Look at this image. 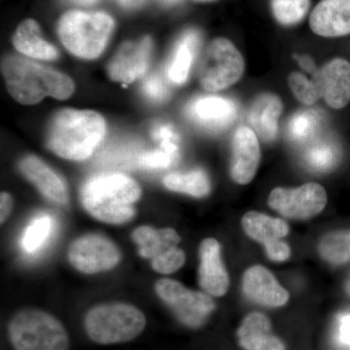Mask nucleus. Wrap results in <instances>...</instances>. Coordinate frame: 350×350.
I'll return each mask as SVG.
<instances>
[{"label": "nucleus", "instance_id": "obj_1", "mask_svg": "<svg viewBox=\"0 0 350 350\" xmlns=\"http://www.w3.org/2000/svg\"><path fill=\"white\" fill-rule=\"evenodd\" d=\"M1 69L7 90L22 105H36L45 96L66 100L75 91L68 75L23 57H6Z\"/></svg>", "mask_w": 350, "mask_h": 350}, {"label": "nucleus", "instance_id": "obj_2", "mask_svg": "<svg viewBox=\"0 0 350 350\" xmlns=\"http://www.w3.org/2000/svg\"><path fill=\"white\" fill-rule=\"evenodd\" d=\"M107 124L101 115L90 110H62L52 119L48 146L57 156L83 161L103 142Z\"/></svg>", "mask_w": 350, "mask_h": 350}, {"label": "nucleus", "instance_id": "obj_3", "mask_svg": "<svg viewBox=\"0 0 350 350\" xmlns=\"http://www.w3.org/2000/svg\"><path fill=\"white\" fill-rule=\"evenodd\" d=\"M142 196L137 182L125 174L100 175L83 186L81 202L90 215L107 224L129 222L135 214V204Z\"/></svg>", "mask_w": 350, "mask_h": 350}, {"label": "nucleus", "instance_id": "obj_4", "mask_svg": "<svg viewBox=\"0 0 350 350\" xmlns=\"http://www.w3.org/2000/svg\"><path fill=\"white\" fill-rule=\"evenodd\" d=\"M114 25L107 13L69 11L59 20L57 33L71 54L93 59L107 47Z\"/></svg>", "mask_w": 350, "mask_h": 350}, {"label": "nucleus", "instance_id": "obj_5", "mask_svg": "<svg viewBox=\"0 0 350 350\" xmlns=\"http://www.w3.org/2000/svg\"><path fill=\"white\" fill-rule=\"evenodd\" d=\"M146 326L139 308L124 303L94 306L85 317V330L94 342L103 345L124 344L137 338Z\"/></svg>", "mask_w": 350, "mask_h": 350}, {"label": "nucleus", "instance_id": "obj_6", "mask_svg": "<svg viewBox=\"0 0 350 350\" xmlns=\"http://www.w3.org/2000/svg\"><path fill=\"white\" fill-rule=\"evenodd\" d=\"M15 350H69L68 332L54 315L25 308L16 313L8 327Z\"/></svg>", "mask_w": 350, "mask_h": 350}, {"label": "nucleus", "instance_id": "obj_7", "mask_svg": "<svg viewBox=\"0 0 350 350\" xmlns=\"http://www.w3.org/2000/svg\"><path fill=\"white\" fill-rule=\"evenodd\" d=\"M245 64L236 46L226 38L208 44L200 57L198 77L207 92H219L232 86L243 75Z\"/></svg>", "mask_w": 350, "mask_h": 350}, {"label": "nucleus", "instance_id": "obj_8", "mask_svg": "<svg viewBox=\"0 0 350 350\" xmlns=\"http://www.w3.org/2000/svg\"><path fill=\"white\" fill-rule=\"evenodd\" d=\"M133 241L138 245V253L151 260V266L157 273L170 275L184 266L185 253L177 247L181 238L172 228L154 229L142 226L133 231Z\"/></svg>", "mask_w": 350, "mask_h": 350}, {"label": "nucleus", "instance_id": "obj_9", "mask_svg": "<svg viewBox=\"0 0 350 350\" xmlns=\"http://www.w3.org/2000/svg\"><path fill=\"white\" fill-rule=\"evenodd\" d=\"M155 290L161 300L174 310L179 321L191 328L204 325L216 308L208 295L189 290L176 280H159Z\"/></svg>", "mask_w": 350, "mask_h": 350}, {"label": "nucleus", "instance_id": "obj_10", "mask_svg": "<svg viewBox=\"0 0 350 350\" xmlns=\"http://www.w3.org/2000/svg\"><path fill=\"white\" fill-rule=\"evenodd\" d=\"M327 193L319 183H306L301 187H278L269 196V206L284 217L306 220L319 215L327 204Z\"/></svg>", "mask_w": 350, "mask_h": 350}, {"label": "nucleus", "instance_id": "obj_11", "mask_svg": "<svg viewBox=\"0 0 350 350\" xmlns=\"http://www.w3.org/2000/svg\"><path fill=\"white\" fill-rule=\"evenodd\" d=\"M68 260L80 273L86 275L109 271L121 260L116 244L100 234H85L69 246Z\"/></svg>", "mask_w": 350, "mask_h": 350}, {"label": "nucleus", "instance_id": "obj_12", "mask_svg": "<svg viewBox=\"0 0 350 350\" xmlns=\"http://www.w3.org/2000/svg\"><path fill=\"white\" fill-rule=\"evenodd\" d=\"M239 105L219 96H199L186 107L188 118L202 130L220 133L232 125L239 116Z\"/></svg>", "mask_w": 350, "mask_h": 350}, {"label": "nucleus", "instance_id": "obj_13", "mask_svg": "<svg viewBox=\"0 0 350 350\" xmlns=\"http://www.w3.org/2000/svg\"><path fill=\"white\" fill-rule=\"evenodd\" d=\"M153 42L149 36L122 44L108 64V75L113 81L131 84L146 72Z\"/></svg>", "mask_w": 350, "mask_h": 350}, {"label": "nucleus", "instance_id": "obj_14", "mask_svg": "<svg viewBox=\"0 0 350 350\" xmlns=\"http://www.w3.org/2000/svg\"><path fill=\"white\" fill-rule=\"evenodd\" d=\"M261 160L259 140L252 129L239 126L232 142L231 176L241 185L254 178Z\"/></svg>", "mask_w": 350, "mask_h": 350}, {"label": "nucleus", "instance_id": "obj_15", "mask_svg": "<svg viewBox=\"0 0 350 350\" xmlns=\"http://www.w3.org/2000/svg\"><path fill=\"white\" fill-rule=\"evenodd\" d=\"M199 283L207 294L224 296L230 286V278L221 258L220 243L215 239L202 241L199 250Z\"/></svg>", "mask_w": 350, "mask_h": 350}, {"label": "nucleus", "instance_id": "obj_16", "mask_svg": "<svg viewBox=\"0 0 350 350\" xmlns=\"http://www.w3.org/2000/svg\"><path fill=\"white\" fill-rule=\"evenodd\" d=\"M243 290L250 300L268 308H280L289 301L287 290L262 266L251 267L244 273Z\"/></svg>", "mask_w": 350, "mask_h": 350}, {"label": "nucleus", "instance_id": "obj_17", "mask_svg": "<svg viewBox=\"0 0 350 350\" xmlns=\"http://www.w3.org/2000/svg\"><path fill=\"white\" fill-rule=\"evenodd\" d=\"M312 31L323 38L350 34V0H322L310 17Z\"/></svg>", "mask_w": 350, "mask_h": 350}, {"label": "nucleus", "instance_id": "obj_18", "mask_svg": "<svg viewBox=\"0 0 350 350\" xmlns=\"http://www.w3.org/2000/svg\"><path fill=\"white\" fill-rule=\"evenodd\" d=\"M322 98L334 109H342L350 103V63L336 57L319 69Z\"/></svg>", "mask_w": 350, "mask_h": 350}, {"label": "nucleus", "instance_id": "obj_19", "mask_svg": "<svg viewBox=\"0 0 350 350\" xmlns=\"http://www.w3.org/2000/svg\"><path fill=\"white\" fill-rule=\"evenodd\" d=\"M19 167L25 178L51 202L57 204L68 202V189L63 179L38 157H25L21 161Z\"/></svg>", "mask_w": 350, "mask_h": 350}, {"label": "nucleus", "instance_id": "obj_20", "mask_svg": "<svg viewBox=\"0 0 350 350\" xmlns=\"http://www.w3.org/2000/svg\"><path fill=\"white\" fill-rule=\"evenodd\" d=\"M282 110V101L275 94H261L253 100L248 111V122L258 137L267 142L275 139Z\"/></svg>", "mask_w": 350, "mask_h": 350}, {"label": "nucleus", "instance_id": "obj_21", "mask_svg": "<svg viewBox=\"0 0 350 350\" xmlns=\"http://www.w3.org/2000/svg\"><path fill=\"white\" fill-rule=\"evenodd\" d=\"M239 345L245 350H285L280 338L271 333V321L261 312H252L238 330Z\"/></svg>", "mask_w": 350, "mask_h": 350}, {"label": "nucleus", "instance_id": "obj_22", "mask_svg": "<svg viewBox=\"0 0 350 350\" xmlns=\"http://www.w3.org/2000/svg\"><path fill=\"white\" fill-rule=\"evenodd\" d=\"M200 41L202 38L197 29H188L182 33L175 44L174 56L167 66V76L170 82L181 85L188 79Z\"/></svg>", "mask_w": 350, "mask_h": 350}, {"label": "nucleus", "instance_id": "obj_23", "mask_svg": "<svg viewBox=\"0 0 350 350\" xmlns=\"http://www.w3.org/2000/svg\"><path fill=\"white\" fill-rule=\"evenodd\" d=\"M12 41L16 49L32 59L54 61L59 57L56 48L41 38L40 27L34 20L27 19L21 23Z\"/></svg>", "mask_w": 350, "mask_h": 350}, {"label": "nucleus", "instance_id": "obj_24", "mask_svg": "<svg viewBox=\"0 0 350 350\" xmlns=\"http://www.w3.org/2000/svg\"><path fill=\"white\" fill-rule=\"evenodd\" d=\"M241 227L250 239L264 245L285 238L289 232V227L282 219L271 217L254 211L244 214Z\"/></svg>", "mask_w": 350, "mask_h": 350}, {"label": "nucleus", "instance_id": "obj_25", "mask_svg": "<svg viewBox=\"0 0 350 350\" xmlns=\"http://www.w3.org/2000/svg\"><path fill=\"white\" fill-rule=\"evenodd\" d=\"M303 158L308 169L317 172H329L340 162V147L334 138L319 137L308 144Z\"/></svg>", "mask_w": 350, "mask_h": 350}, {"label": "nucleus", "instance_id": "obj_26", "mask_svg": "<svg viewBox=\"0 0 350 350\" xmlns=\"http://www.w3.org/2000/svg\"><path fill=\"white\" fill-rule=\"evenodd\" d=\"M323 117L319 110H300L288 121L287 137L293 144H310L319 137Z\"/></svg>", "mask_w": 350, "mask_h": 350}, {"label": "nucleus", "instance_id": "obj_27", "mask_svg": "<svg viewBox=\"0 0 350 350\" xmlns=\"http://www.w3.org/2000/svg\"><path fill=\"white\" fill-rule=\"evenodd\" d=\"M163 185L174 192L196 198L206 197L211 192V181L206 172L196 170L187 174H172L163 178Z\"/></svg>", "mask_w": 350, "mask_h": 350}, {"label": "nucleus", "instance_id": "obj_28", "mask_svg": "<svg viewBox=\"0 0 350 350\" xmlns=\"http://www.w3.org/2000/svg\"><path fill=\"white\" fill-rule=\"evenodd\" d=\"M322 259L333 265L350 261V230H338L325 234L319 243Z\"/></svg>", "mask_w": 350, "mask_h": 350}, {"label": "nucleus", "instance_id": "obj_29", "mask_svg": "<svg viewBox=\"0 0 350 350\" xmlns=\"http://www.w3.org/2000/svg\"><path fill=\"white\" fill-rule=\"evenodd\" d=\"M288 84L297 100H300L303 105H312L322 98L319 69L313 71L310 79L303 73L295 71L288 77Z\"/></svg>", "mask_w": 350, "mask_h": 350}, {"label": "nucleus", "instance_id": "obj_30", "mask_svg": "<svg viewBox=\"0 0 350 350\" xmlns=\"http://www.w3.org/2000/svg\"><path fill=\"white\" fill-rule=\"evenodd\" d=\"M310 0H271V11L280 25L291 27L304 20Z\"/></svg>", "mask_w": 350, "mask_h": 350}, {"label": "nucleus", "instance_id": "obj_31", "mask_svg": "<svg viewBox=\"0 0 350 350\" xmlns=\"http://www.w3.org/2000/svg\"><path fill=\"white\" fill-rule=\"evenodd\" d=\"M53 220L50 216L41 215L34 218L25 229L22 245L27 252H36L45 243L52 231Z\"/></svg>", "mask_w": 350, "mask_h": 350}, {"label": "nucleus", "instance_id": "obj_32", "mask_svg": "<svg viewBox=\"0 0 350 350\" xmlns=\"http://www.w3.org/2000/svg\"><path fill=\"white\" fill-rule=\"evenodd\" d=\"M178 158L177 144H162L158 150L148 152L138 159V163L146 169H167Z\"/></svg>", "mask_w": 350, "mask_h": 350}, {"label": "nucleus", "instance_id": "obj_33", "mask_svg": "<svg viewBox=\"0 0 350 350\" xmlns=\"http://www.w3.org/2000/svg\"><path fill=\"white\" fill-rule=\"evenodd\" d=\"M142 90L146 98L155 103L167 100L169 98V87L162 73H153L146 77L142 85Z\"/></svg>", "mask_w": 350, "mask_h": 350}, {"label": "nucleus", "instance_id": "obj_34", "mask_svg": "<svg viewBox=\"0 0 350 350\" xmlns=\"http://www.w3.org/2000/svg\"><path fill=\"white\" fill-rule=\"evenodd\" d=\"M265 248H266L267 255L271 261L284 262L291 256L289 245L282 239L267 243Z\"/></svg>", "mask_w": 350, "mask_h": 350}, {"label": "nucleus", "instance_id": "obj_35", "mask_svg": "<svg viewBox=\"0 0 350 350\" xmlns=\"http://www.w3.org/2000/svg\"><path fill=\"white\" fill-rule=\"evenodd\" d=\"M13 200L12 197L8 193H1L0 196V221L1 224L8 219L12 211Z\"/></svg>", "mask_w": 350, "mask_h": 350}, {"label": "nucleus", "instance_id": "obj_36", "mask_svg": "<svg viewBox=\"0 0 350 350\" xmlns=\"http://www.w3.org/2000/svg\"><path fill=\"white\" fill-rule=\"evenodd\" d=\"M340 340L344 344L350 345V315L342 320L340 324Z\"/></svg>", "mask_w": 350, "mask_h": 350}, {"label": "nucleus", "instance_id": "obj_37", "mask_svg": "<svg viewBox=\"0 0 350 350\" xmlns=\"http://www.w3.org/2000/svg\"><path fill=\"white\" fill-rule=\"evenodd\" d=\"M122 7L126 9H137L144 5L145 0H117Z\"/></svg>", "mask_w": 350, "mask_h": 350}, {"label": "nucleus", "instance_id": "obj_38", "mask_svg": "<svg viewBox=\"0 0 350 350\" xmlns=\"http://www.w3.org/2000/svg\"><path fill=\"white\" fill-rule=\"evenodd\" d=\"M68 1L71 2V3L77 4V5H93V4H96V2H98V0H68Z\"/></svg>", "mask_w": 350, "mask_h": 350}, {"label": "nucleus", "instance_id": "obj_39", "mask_svg": "<svg viewBox=\"0 0 350 350\" xmlns=\"http://www.w3.org/2000/svg\"><path fill=\"white\" fill-rule=\"evenodd\" d=\"M345 290L347 294L350 296V275L347 276V280H345Z\"/></svg>", "mask_w": 350, "mask_h": 350}, {"label": "nucleus", "instance_id": "obj_40", "mask_svg": "<svg viewBox=\"0 0 350 350\" xmlns=\"http://www.w3.org/2000/svg\"><path fill=\"white\" fill-rule=\"evenodd\" d=\"M180 1V0H161L163 4L165 5H174L177 2Z\"/></svg>", "mask_w": 350, "mask_h": 350}, {"label": "nucleus", "instance_id": "obj_41", "mask_svg": "<svg viewBox=\"0 0 350 350\" xmlns=\"http://www.w3.org/2000/svg\"><path fill=\"white\" fill-rule=\"evenodd\" d=\"M196 2H202V3H204V2H213L215 1V0H194Z\"/></svg>", "mask_w": 350, "mask_h": 350}]
</instances>
